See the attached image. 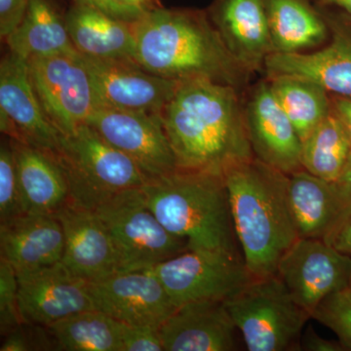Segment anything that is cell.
<instances>
[{"label":"cell","mask_w":351,"mask_h":351,"mask_svg":"<svg viewBox=\"0 0 351 351\" xmlns=\"http://www.w3.org/2000/svg\"><path fill=\"white\" fill-rule=\"evenodd\" d=\"M335 249L351 257V208L345 218L324 239Z\"/></svg>","instance_id":"36"},{"label":"cell","mask_w":351,"mask_h":351,"mask_svg":"<svg viewBox=\"0 0 351 351\" xmlns=\"http://www.w3.org/2000/svg\"><path fill=\"white\" fill-rule=\"evenodd\" d=\"M248 350H300L311 315L293 299L277 274L254 278L225 301Z\"/></svg>","instance_id":"6"},{"label":"cell","mask_w":351,"mask_h":351,"mask_svg":"<svg viewBox=\"0 0 351 351\" xmlns=\"http://www.w3.org/2000/svg\"><path fill=\"white\" fill-rule=\"evenodd\" d=\"M18 293L17 272L10 263L0 258V332L2 336L24 324L20 314Z\"/></svg>","instance_id":"32"},{"label":"cell","mask_w":351,"mask_h":351,"mask_svg":"<svg viewBox=\"0 0 351 351\" xmlns=\"http://www.w3.org/2000/svg\"><path fill=\"white\" fill-rule=\"evenodd\" d=\"M149 270L177 307L206 300L226 301L254 279L243 258L202 249H188Z\"/></svg>","instance_id":"8"},{"label":"cell","mask_w":351,"mask_h":351,"mask_svg":"<svg viewBox=\"0 0 351 351\" xmlns=\"http://www.w3.org/2000/svg\"><path fill=\"white\" fill-rule=\"evenodd\" d=\"M88 286L95 308L123 324L160 328L177 308L149 269L119 272Z\"/></svg>","instance_id":"14"},{"label":"cell","mask_w":351,"mask_h":351,"mask_svg":"<svg viewBox=\"0 0 351 351\" xmlns=\"http://www.w3.org/2000/svg\"><path fill=\"white\" fill-rule=\"evenodd\" d=\"M324 1L339 7V8L345 10L351 17V0H324Z\"/></svg>","instance_id":"42"},{"label":"cell","mask_w":351,"mask_h":351,"mask_svg":"<svg viewBox=\"0 0 351 351\" xmlns=\"http://www.w3.org/2000/svg\"><path fill=\"white\" fill-rule=\"evenodd\" d=\"M350 154V138L331 113L302 141V167L328 181H339Z\"/></svg>","instance_id":"29"},{"label":"cell","mask_w":351,"mask_h":351,"mask_svg":"<svg viewBox=\"0 0 351 351\" xmlns=\"http://www.w3.org/2000/svg\"><path fill=\"white\" fill-rule=\"evenodd\" d=\"M10 52L25 61L61 54H76L63 17L50 0H29L24 20L6 39Z\"/></svg>","instance_id":"25"},{"label":"cell","mask_w":351,"mask_h":351,"mask_svg":"<svg viewBox=\"0 0 351 351\" xmlns=\"http://www.w3.org/2000/svg\"><path fill=\"white\" fill-rule=\"evenodd\" d=\"M311 318L332 330L346 350H351V293L348 289L328 295Z\"/></svg>","instance_id":"31"},{"label":"cell","mask_w":351,"mask_h":351,"mask_svg":"<svg viewBox=\"0 0 351 351\" xmlns=\"http://www.w3.org/2000/svg\"><path fill=\"white\" fill-rule=\"evenodd\" d=\"M269 82L302 142L331 114V97L318 83L287 75L269 77Z\"/></svg>","instance_id":"27"},{"label":"cell","mask_w":351,"mask_h":351,"mask_svg":"<svg viewBox=\"0 0 351 351\" xmlns=\"http://www.w3.org/2000/svg\"><path fill=\"white\" fill-rule=\"evenodd\" d=\"M86 124L130 157L149 181L179 169L159 114L96 106Z\"/></svg>","instance_id":"10"},{"label":"cell","mask_w":351,"mask_h":351,"mask_svg":"<svg viewBox=\"0 0 351 351\" xmlns=\"http://www.w3.org/2000/svg\"><path fill=\"white\" fill-rule=\"evenodd\" d=\"M0 129L11 140L55 156L63 136L41 107L27 62L12 52L2 58L0 63Z\"/></svg>","instance_id":"12"},{"label":"cell","mask_w":351,"mask_h":351,"mask_svg":"<svg viewBox=\"0 0 351 351\" xmlns=\"http://www.w3.org/2000/svg\"><path fill=\"white\" fill-rule=\"evenodd\" d=\"M332 113L341 122L351 141V98L350 97H331Z\"/></svg>","instance_id":"39"},{"label":"cell","mask_w":351,"mask_h":351,"mask_svg":"<svg viewBox=\"0 0 351 351\" xmlns=\"http://www.w3.org/2000/svg\"><path fill=\"white\" fill-rule=\"evenodd\" d=\"M237 328L225 301L186 302L159 328L164 351L237 350Z\"/></svg>","instance_id":"19"},{"label":"cell","mask_w":351,"mask_h":351,"mask_svg":"<svg viewBox=\"0 0 351 351\" xmlns=\"http://www.w3.org/2000/svg\"><path fill=\"white\" fill-rule=\"evenodd\" d=\"M112 1L142 15L163 7L160 0H112Z\"/></svg>","instance_id":"40"},{"label":"cell","mask_w":351,"mask_h":351,"mask_svg":"<svg viewBox=\"0 0 351 351\" xmlns=\"http://www.w3.org/2000/svg\"><path fill=\"white\" fill-rule=\"evenodd\" d=\"M94 212L110 233L119 272L152 269L189 249V242L170 232L149 209L142 189L121 191Z\"/></svg>","instance_id":"7"},{"label":"cell","mask_w":351,"mask_h":351,"mask_svg":"<svg viewBox=\"0 0 351 351\" xmlns=\"http://www.w3.org/2000/svg\"><path fill=\"white\" fill-rule=\"evenodd\" d=\"M56 157L68 180L69 202L92 211L113 195L149 182L130 157L88 124L62 136Z\"/></svg>","instance_id":"5"},{"label":"cell","mask_w":351,"mask_h":351,"mask_svg":"<svg viewBox=\"0 0 351 351\" xmlns=\"http://www.w3.org/2000/svg\"><path fill=\"white\" fill-rule=\"evenodd\" d=\"M73 1H75V4L93 7L112 17L126 21V22H136L143 16L142 14H138L115 3L112 0H73Z\"/></svg>","instance_id":"35"},{"label":"cell","mask_w":351,"mask_h":351,"mask_svg":"<svg viewBox=\"0 0 351 351\" xmlns=\"http://www.w3.org/2000/svg\"><path fill=\"white\" fill-rule=\"evenodd\" d=\"M223 176L247 269L254 278L274 276L299 239L289 206V176L256 157Z\"/></svg>","instance_id":"3"},{"label":"cell","mask_w":351,"mask_h":351,"mask_svg":"<svg viewBox=\"0 0 351 351\" xmlns=\"http://www.w3.org/2000/svg\"><path fill=\"white\" fill-rule=\"evenodd\" d=\"M29 0H0V36L5 43L24 20Z\"/></svg>","instance_id":"34"},{"label":"cell","mask_w":351,"mask_h":351,"mask_svg":"<svg viewBox=\"0 0 351 351\" xmlns=\"http://www.w3.org/2000/svg\"><path fill=\"white\" fill-rule=\"evenodd\" d=\"M210 19L232 56L251 73L274 54L265 0H217Z\"/></svg>","instance_id":"21"},{"label":"cell","mask_w":351,"mask_h":351,"mask_svg":"<svg viewBox=\"0 0 351 351\" xmlns=\"http://www.w3.org/2000/svg\"><path fill=\"white\" fill-rule=\"evenodd\" d=\"M121 351H164L159 328L121 323Z\"/></svg>","instance_id":"33"},{"label":"cell","mask_w":351,"mask_h":351,"mask_svg":"<svg viewBox=\"0 0 351 351\" xmlns=\"http://www.w3.org/2000/svg\"><path fill=\"white\" fill-rule=\"evenodd\" d=\"M10 142L25 211L57 213L69 202L68 180L57 157L19 141Z\"/></svg>","instance_id":"23"},{"label":"cell","mask_w":351,"mask_h":351,"mask_svg":"<svg viewBox=\"0 0 351 351\" xmlns=\"http://www.w3.org/2000/svg\"><path fill=\"white\" fill-rule=\"evenodd\" d=\"M45 329L59 350L121 351V323L98 309L73 314Z\"/></svg>","instance_id":"28"},{"label":"cell","mask_w":351,"mask_h":351,"mask_svg":"<svg viewBox=\"0 0 351 351\" xmlns=\"http://www.w3.org/2000/svg\"><path fill=\"white\" fill-rule=\"evenodd\" d=\"M142 191L157 219L186 239L189 249L243 258L223 175L178 169L147 182Z\"/></svg>","instance_id":"4"},{"label":"cell","mask_w":351,"mask_h":351,"mask_svg":"<svg viewBox=\"0 0 351 351\" xmlns=\"http://www.w3.org/2000/svg\"><path fill=\"white\" fill-rule=\"evenodd\" d=\"M66 23L80 54L136 62L134 22L117 19L93 7L73 4L66 13Z\"/></svg>","instance_id":"24"},{"label":"cell","mask_w":351,"mask_h":351,"mask_svg":"<svg viewBox=\"0 0 351 351\" xmlns=\"http://www.w3.org/2000/svg\"><path fill=\"white\" fill-rule=\"evenodd\" d=\"M339 182H341L343 186L350 189L351 193V154L348 157V162L346 164L345 169L339 177Z\"/></svg>","instance_id":"41"},{"label":"cell","mask_w":351,"mask_h":351,"mask_svg":"<svg viewBox=\"0 0 351 351\" xmlns=\"http://www.w3.org/2000/svg\"><path fill=\"white\" fill-rule=\"evenodd\" d=\"M274 53L293 54L315 47L330 36L324 16L304 0H265Z\"/></svg>","instance_id":"26"},{"label":"cell","mask_w":351,"mask_h":351,"mask_svg":"<svg viewBox=\"0 0 351 351\" xmlns=\"http://www.w3.org/2000/svg\"><path fill=\"white\" fill-rule=\"evenodd\" d=\"M54 216L64 230L61 263L73 276L96 282L119 274V258L110 233L94 211L69 202Z\"/></svg>","instance_id":"18"},{"label":"cell","mask_w":351,"mask_h":351,"mask_svg":"<svg viewBox=\"0 0 351 351\" xmlns=\"http://www.w3.org/2000/svg\"><path fill=\"white\" fill-rule=\"evenodd\" d=\"M25 213L10 138L0 145V223Z\"/></svg>","instance_id":"30"},{"label":"cell","mask_w":351,"mask_h":351,"mask_svg":"<svg viewBox=\"0 0 351 351\" xmlns=\"http://www.w3.org/2000/svg\"><path fill=\"white\" fill-rule=\"evenodd\" d=\"M17 276L24 324L45 328L73 314L96 309L87 281L73 276L61 262Z\"/></svg>","instance_id":"15"},{"label":"cell","mask_w":351,"mask_h":351,"mask_svg":"<svg viewBox=\"0 0 351 351\" xmlns=\"http://www.w3.org/2000/svg\"><path fill=\"white\" fill-rule=\"evenodd\" d=\"M24 324L21 325L17 329L4 336L3 343L0 346L1 351H27L38 350L36 345H34V339L27 336V332L23 329Z\"/></svg>","instance_id":"38"},{"label":"cell","mask_w":351,"mask_h":351,"mask_svg":"<svg viewBox=\"0 0 351 351\" xmlns=\"http://www.w3.org/2000/svg\"><path fill=\"white\" fill-rule=\"evenodd\" d=\"M254 156L290 175L302 170V140L277 101L269 82L256 87L245 107Z\"/></svg>","instance_id":"17"},{"label":"cell","mask_w":351,"mask_h":351,"mask_svg":"<svg viewBox=\"0 0 351 351\" xmlns=\"http://www.w3.org/2000/svg\"><path fill=\"white\" fill-rule=\"evenodd\" d=\"M27 66L41 107L62 135H69L87 123L97 103L80 53L34 58L27 61Z\"/></svg>","instance_id":"9"},{"label":"cell","mask_w":351,"mask_h":351,"mask_svg":"<svg viewBox=\"0 0 351 351\" xmlns=\"http://www.w3.org/2000/svg\"><path fill=\"white\" fill-rule=\"evenodd\" d=\"M331 41L315 52L274 53L265 63L267 77L295 75L318 83L329 93L351 98V22L326 16Z\"/></svg>","instance_id":"16"},{"label":"cell","mask_w":351,"mask_h":351,"mask_svg":"<svg viewBox=\"0 0 351 351\" xmlns=\"http://www.w3.org/2000/svg\"><path fill=\"white\" fill-rule=\"evenodd\" d=\"M136 63L176 80L207 78L240 89L250 71L237 61L206 13L164 7L134 22Z\"/></svg>","instance_id":"2"},{"label":"cell","mask_w":351,"mask_h":351,"mask_svg":"<svg viewBox=\"0 0 351 351\" xmlns=\"http://www.w3.org/2000/svg\"><path fill=\"white\" fill-rule=\"evenodd\" d=\"M82 57L97 106L160 115L180 82L154 75L134 61Z\"/></svg>","instance_id":"13"},{"label":"cell","mask_w":351,"mask_h":351,"mask_svg":"<svg viewBox=\"0 0 351 351\" xmlns=\"http://www.w3.org/2000/svg\"><path fill=\"white\" fill-rule=\"evenodd\" d=\"M160 117L179 169L223 175L255 157L239 90L230 85L180 82Z\"/></svg>","instance_id":"1"},{"label":"cell","mask_w":351,"mask_h":351,"mask_svg":"<svg viewBox=\"0 0 351 351\" xmlns=\"http://www.w3.org/2000/svg\"><path fill=\"white\" fill-rule=\"evenodd\" d=\"M276 274L311 317L325 298L350 287L351 257L324 240L299 239L281 258Z\"/></svg>","instance_id":"11"},{"label":"cell","mask_w":351,"mask_h":351,"mask_svg":"<svg viewBox=\"0 0 351 351\" xmlns=\"http://www.w3.org/2000/svg\"><path fill=\"white\" fill-rule=\"evenodd\" d=\"M348 290H350V293H351V279H350V287H348Z\"/></svg>","instance_id":"43"},{"label":"cell","mask_w":351,"mask_h":351,"mask_svg":"<svg viewBox=\"0 0 351 351\" xmlns=\"http://www.w3.org/2000/svg\"><path fill=\"white\" fill-rule=\"evenodd\" d=\"M302 350L308 351H343L346 350L339 341H329L322 338L313 327L307 328L301 339Z\"/></svg>","instance_id":"37"},{"label":"cell","mask_w":351,"mask_h":351,"mask_svg":"<svg viewBox=\"0 0 351 351\" xmlns=\"http://www.w3.org/2000/svg\"><path fill=\"white\" fill-rule=\"evenodd\" d=\"M64 251L63 226L54 215L25 212L0 223V258L17 274L61 262Z\"/></svg>","instance_id":"22"},{"label":"cell","mask_w":351,"mask_h":351,"mask_svg":"<svg viewBox=\"0 0 351 351\" xmlns=\"http://www.w3.org/2000/svg\"><path fill=\"white\" fill-rule=\"evenodd\" d=\"M288 176L289 206L299 239L324 240L350 211V189L304 169Z\"/></svg>","instance_id":"20"}]
</instances>
